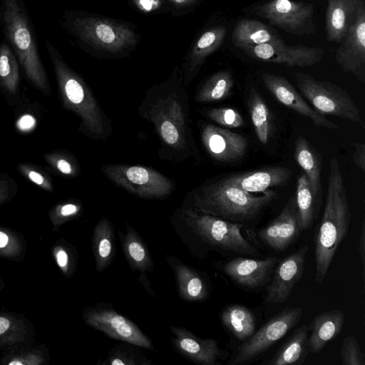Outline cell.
Here are the masks:
<instances>
[{
  "mask_svg": "<svg viewBox=\"0 0 365 365\" xmlns=\"http://www.w3.org/2000/svg\"><path fill=\"white\" fill-rule=\"evenodd\" d=\"M277 262L278 259L274 256L262 259L236 257L215 265L240 286L257 289L269 281Z\"/></svg>",
  "mask_w": 365,
  "mask_h": 365,
  "instance_id": "16",
  "label": "cell"
},
{
  "mask_svg": "<svg viewBox=\"0 0 365 365\" xmlns=\"http://www.w3.org/2000/svg\"><path fill=\"white\" fill-rule=\"evenodd\" d=\"M294 76L301 95L318 113L358 123L364 128L360 110L342 88L330 81L317 80L302 72H297Z\"/></svg>",
  "mask_w": 365,
  "mask_h": 365,
  "instance_id": "8",
  "label": "cell"
},
{
  "mask_svg": "<svg viewBox=\"0 0 365 365\" xmlns=\"http://www.w3.org/2000/svg\"><path fill=\"white\" fill-rule=\"evenodd\" d=\"M173 349L187 360L202 365L220 364L225 352L218 341L202 339L182 327L170 326Z\"/></svg>",
  "mask_w": 365,
  "mask_h": 365,
  "instance_id": "18",
  "label": "cell"
},
{
  "mask_svg": "<svg viewBox=\"0 0 365 365\" xmlns=\"http://www.w3.org/2000/svg\"><path fill=\"white\" fill-rule=\"evenodd\" d=\"M247 106L255 135L262 144L267 145L272 131L269 110L264 99L255 88L250 89Z\"/></svg>",
  "mask_w": 365,
  "mask_h": 365,
  "instance_id": "36",
  "label": "cell"
},
{
  "mask_svg": "<svg viewBox=\"0 0 365 365\" xmlns=\"http://www.w3.org/2000/svg\"><path fill=\"white\" fill-rule=\"evenodd\" d=\"M295 200L302 231L309 230L315 220L320 204L316 200L306 175L302 173L297 182Z\"/></svg>",
  "mask_w": 365,
  "mask_h": 365,
  "instance_id": "35",
  "label": "cell"
},
{
  "mask_svg": "<svg viewBox=\"0 0 365 365\" xmlns=\"http://www.w3.org/2000/svg\"><path fill=\"white\" fill-rule=\"evenodd\" d=\"M252 12L267 20L270 25L294 35L304 36L316 31L312 4L293 0H270L255 6Z\"/></svg>",
  "mask_w": 365,
  "mask_h": 365,
  "instance_id": "12",
  "label": "cell"
},
{
  "mask_svg": "<svg viewBox=\"0 0 365 365\" xmlns=\"http://www.w3.org/2000/svg\"><path fill=\"white\" fill-rule=\"evenodd\" d=\"M78 43L97 51L117 55L133 48L137 35L127 24L77 11H66L60 21Z\"/></svg>",
  "mask_w": 365,
  "mask_h": 365,
  "instance_id": "7",
  "label": "cell"
},
{
  "mask_svg": "<svg viewBox=\"0 0 365 365\" xmlns=\"http://www.w3.org/2000/svg\"><path fill=\"white\" fill-rule=\"evenodd\" d=\"M308 326L304 324L292 333L282 344L274 356L268 362L269 365H300L308 354Z\"/></svg>",
  "mask_w": 365,
  "mask_h": 365,
  "instance_id": "32",
  "label": "cell"
},
{
  "mask_svg": "<svg viewBox=\"0 0 365 365\" xmlns=\"http://www.w3.org/2000/svg\"><path fill=\"white\" fill-rule=\"evenodd\" d=\"M341 44L336 49L335 59L342 70L351 73L365 82V9L362 3L356 19L351 26Z\"/></svg>",
  "mask_w": 365,
  "mask_h": 365,
  "instance_id": "15",
  "label": "cell"
},
{
  "mask_svg": "<svg viewBox=\"0 0 365 365\" xmlns=\"http://www.w3.org/2000/svg\"><path fill=\"white\" fill-rule=\"evenodd\" d=\"M135 5L143 11L150 12L157 10L161 6L160 0H133Z\"/></svg>",
  "mask_w": 365,
  "mask_h": 365,
  "instance_id": "48",
  "label": "cell"
},
{
  "mask_svg": "<svg viewBox=\"0 0 365 365\" xmlns=\"http://www.w3.org/2000/svg\"><path fill=\"white\" fill-rule=\"evenodd\" d=\"M234 85V78L230 71L216 72L197 88L193 96L194 101L211 103L225 100L231 95Z\"/></svg>",
  "mask_w": 365,
  "mask_h": 365,
  "instance_id": "34",
  "label": "cell"
},
{
  "mask_svg": "<svg viewBox=\"0 0 365 365\" xmlns=\"http://www.w3.org/2000/svg\"><path fill=\"white\" fill-rule=\"evenodd\" d=\"M302 313L303 309L300 307H286L244 341L228 364L237 365L252 361L266 351L299 323Z\"/></svg>",
  "mask_w": 365,
  "mask_h": 365,
  "instance_id": "10",
  "label": "cell"
},
{
  "mask_svg": "<svg viewBox=\"0 0 365 365\" xmlns=\"http://www.w3.org/2000/svg\"><path fill=\"white\" fill-rule=\"evenodd\" d=\"M16 169L26 179L48 192H53L54 185L48 171L38 165L23 162L17 165Z\"/></svg>",
  "mask_w": 365,
  "mask_h": 365,
  "instance_id": "43",
  "label": "cell"
},
{
  "mask_svg": "<svg viewBox=\"0 0 365 365\" xmlns=\"http://www.w3.org/2000/svg\"><path fill=\"white\" fill-rule=\"evenodd\" d=\"M292 170L282 166H269L262 169L230 175L225 177L231 184L248 193L264 192L272 187L287 184Z\"/></svg>",
  "mask_w": 365,
  "mask_h": 365,
  "instance_id": "24",
  "label": "cell"
},
{
  "mask_svg": "<svg viewBox=\"0 0 365 365\" xmlns=\"http://www.w3.org/2000/svg\"><path fill=\"white\" fill-rule=\"evenodd\" d=\"M179 239L195 257L204 259L212 252L221 255L256 256L259 251L242 235L243 225L180 206L170 217Z\"/></svg>",
  "mask_w": 365,
  "mask_h": 365,
  "instance_id": "2",
  "label": "cell"
},
{
  "mask_svg": "<svg viewBox=\"0 0 365 365\" xmlns=\"http://www.w3.org/2000/svg\"><path fill=\"white\" fill-rule=\"evenodd\" d=\"M138 113L154 127L160 140V158L173 163H201L180 68L176 66L169 78L145 92Z\"/></svg>",
  "mask_w": 365,
  "mask_h": 365,
  "instance_id": "1",
  "label": "cell"
},
{
  "mask_svg": "<svg viewBox=\"0 0 365 365\" xmlns=\"http://www.w3.org/2000/svg\"><path fill=\"white\" fill-rule=\"evenodd\" d=\"M309 248V245H305L284 257L278 264L267 289V302L279 304L289 299L296 284L303 276Z\"/></svg>",
  "mask_w": 365,
  "mask_h": 365,
  "instance_id": "17",
  "label": "cell"
},
{
  "mask_svg": "<svg viewBox=\"0 0 365 365\" xmlns=\"http://www.w3.org/2000/svg\"><path fill=\"white\" fill-rule=\"evenodd\" d=\"M91 247L95 268L102 272L113 262L116 252L114 227L107 217L101 218L95 226Z\"/></svg>",
  "mask_w": 365,
  "mask_h": 365,
  "instance_id": "30",
  "label": "cell"
},
{
  "mask_svg": "<svg viewBox=\"0 0 365 365\" xmlns=\"http://www.w3.org/2000/svg\"><path fill=\"white\" fill-rule=\"evenodd\" d=\"M343 365H365V354L354 336H346L340 349Z\"/></svg>",
  "mask_w": 365,
  "mask_h": 365,
  "instance_id": "45",
  "label": "cell"
},
{
  "mask_svg": "<svg viewBox=\"0 0 365 365\" xmlns=\"http://www.w3.org/2000/svg\"><path fill=\"white\" fill-rule=\"evenodd\" d=\"M345 320L342 310L331 309L323 312L312 319L308 330L309 351L312 354L319 352L324 347L341 331Z\"/></svg>",
  "mask_w": 365,
  "mask_h": 365,
  "instance_id": "28",
  "label": "cell"
},
{
  "mask_svg": "<svg viewBox=\"0 0 365 365\" xmlns=\"http://www.w3.org/2000/svg\"><path fill=\"white\" fill-rule=\"evenodd\" d=\"M201 142L214 160L234 163L245 155L248 142L243 135L210 123H199Z\"/></svg>",
  "mask_w": 365,
  "mask_h": 365,
  "instance_id": "14",
  "label": "cell"
},
{
  "mask_svg": "<svg viewBox=\"0 0 365 365\" xmlns=\"http://www.w3.org/2000/svg\"><path fill=\"white\" fill-rule=\"evenodd\" d=\"M165 259L175 276L180 299L192 302L202 301L210 296L211 284L205 272L169 254L165 255Z\"/></svg>",
  "mask_w": 365,
  "mask_h": 365,
  "instance_id": "21",
  "label": "cell"
},
{
  "mask_svg": "<svg viewBox=\"0 0 365 365\" xmlns=\"http://www.w3.org/2000/svg\"><path fill=\"white\" fill-rule=\"evenodd\" d=\"M19 63L5 39L0 42V94L13 108L22 103Z\"/></svg>",
  "mask_w": 365,
  "mask_h": 365,
  "instance_id": "27",
  "label": "cell"
},
{
  "mask_svg": "<svg viewBox=\"0 0 365 365\" xmlns=\"http://www.w3.org/2000/svg\"><path fill=\"white\" fill-rule=\"evenodd\" d=\"M295 195H292L279 215L259 231L261 241L277 252H283L302 232Z\"/></svg>",
  "mask_w": 365,
  "mask_h": 365,
  "instance_id": "20",
  "label": "cell"
},
{
  "mask_svg": "<svg viewBox=\"0 0 365 365\" xmlns=\"http://www.w3.org/2000/svg\"><path fill=\"white\" fill-rule=\"evenodd\" d=\"M3 354L0 358L2 365H44L50 359L46 347L41 344H29Z\"/></svg>",
  "mask_w": 365,
  "mask_h": 365,
  "instance_id": "37",
  "label": "cell"
},
{
  "mask_svg": "<svg viewBox=\"0 0 365 365\" xmlns=\"http://www.w3.org/2000/svg\"><path fill=\"white\" fill-rule=\"evenodd\" d=\"M19 188L18 182L9 173H0V206L14 199Z\"/></svg>",
  "mask_w": 365,
  "mask_h": 365,
  "instance_id": "46",
  "label": "cell"
},
{
  "mask_svg": "<svg viewBox=\"0 0 365 365\" xmlns=\"http://www.w3.org/2000/svg\"><path fill=\"white\" fill-rule=\"evenodd\" d=\"M351 213L338 160L331 158L324 213L314 237V279L321 285L336 251L346 237Z\"/></svg>",
  "mask_w": 365,
  "mask_h": 365,
  "instance_id": "5",
  "label": "cell"
},
{
  "mask_svg": "<svg viewBox=\"0 0 365 365\" xmlns=\"http://www.w3.org/2000/svg\"><path fill=\"white\" fill-rule=\"evenodd\" d=\"M6 284L3 281L1 277L0 276V291L3 290L5 287Z\"/></svg>",
  "mask_w": 365,
  "mask_h": 365,
  "instance_id": "51",
  "label": "cell"
},
{
  "mask_svg": "<svg viewBox=\"0 0 365 365\" xmlns=\"http://www.w3.org/2000/svg\"><path fill=\"white\" fill-rule=\"evenodd\" d=\"M43 158L50 169L61 177L74 178L81 173L77 158L67 150H53L44 153Z\"/></svg>",
  "mask_w": 365,
  "mask_h": 365,
  "instance_id": "38",
  "label": "cell"
},
{
  "mask_svg": "<svg viewBox=\"0 0 365 365\" xmlns=\"http://www.w3.org/2000/svg\"><path fill=\"white\" fill-rule=\"evenodd\" d=\"M36 331L33 324L24 314L14 312H0V349L7 351L31 344Z\"/></svg>",
  "mask_w": 365,
  "mask_h": 365,
  "instance_id": "25",
  "label": "cell"
},
{
  "mask_svg": "<svg viewBox=\"0 0 365 365\" xmlns=\"http://www.w3.org/2000/svg\"><path fill=\"white\" fill-rule=\"evenodd\" d=\"M262 78L264 86L282 104L309 118L317 127L338 129V125L314 110L284 77L264 73Z\"/></svg>",
  "mask_w": 365,
  "mask_h": 365,
  "instance_id": "19",
  "label": "cell"
},
{
  "mask_svg": "<svg viewBox=\"0 0 365 365\" xmlns=\"http://www.w3.org/2000/svg\"><path fill=\"white\" fill-rule=\"evenodd\" d=\"M51 252L62 274L68 279L72 277L76 272L78 259V255L74 246L64 239H61L53 245Z\"/></svg>",
  "mask_w": 365,
  "mask_h": 365,
  "instance_id": "42",
  "label": "cell"
},
{
  "mask_svg": "<svg viewBox=\"0 0 365 365\" xmlns=\"http://www.w3.org/2000/svg\"><path fill=\"white\" fill-rule=\"evenodd\" d=\"M250 57L289 67H310L321 61L324 50L303 45L287 46L283 43H262L240 48Z\"/></svg>",
  "mask_w": 365,
  "mask_h": 365,
  "instance_id": "13",
  "label": "cell"
},
{
  "mask_svg": "<svg viewBox=\"0 0 365 365\" xmlns=\"http://www.w3.org/2000/svg\"><path fill=\"white\" fill-rule=\"evenodd\" d=\"M0 28L29 83L43 95L49 96L51 90L48 75L24 0H2Z\"/></svg>",
  "mask_w": 365,
  "mask_h": 365,
  "instance_id": "6",
  "label": "cell"
},
{
  "mask_svg": "<svg viewBox=\"0 0 365 365\" xmlns=\"http://www.w3.org/2000/svg\"><path fill=\"white\" fill-rule=\"evenodd\" d=\"M355 150L353 160L355 165L362 171L365 170V145L356 143L354 144Z\"/></svg>",
  "mask_w": 365,
  "mask_h": 365,
  "instance_id": "47",
  "label": "cell"
},
{
  "mask_svg": "<svg viewBox=\"0 0 365 365\" xmlns=\"http://www.w3.org/2000/svg\"><path fill=\"white\" fill-rule=\"evenodd\" d=\"M83 322L107 336L128 342L140 348L153 350L150 339L129 318L115 309L113 305L98 302L82 311Z\"/></svg>",
  "mask_w": 365,
  "mask_h": 365,
  "instance_id": "11",
  "label": "cell"
},
{
  "mask_svg": "<svg viewBox=\"0 0 365 365\" xmlns=\"http://www.w3.org/2000/svg\"><path fill=\"white\" fill-rule=\"evenodd\" d=\"M227 29L215 26L205 31L194 43L180 68L183 83L187 88L199 73L206 58L223 43Z\"/></svg>",
  "mask_w": 365,
  "mask_h": 365,
  "instance_id": "23",
  "label": "cell"
},
{
  "mask_svg": "<svg viewBox=\"0 0 365 365\" xmlns=\"http://www.w3.org/2000/svg\"><path fill=\"white\" fill-rule=\"evenodd\" d=\"M101 171L115 185L140 198L165 199L176 187L173 179L148 166L109 163Z\"/></svg>",
  "mask_w": 365,
  "mask_h": 365,
  "instance_id": "9",
  "label": "cell"
},
{
  "mask_svg": "<svg viewBox=\"0 0 365 365\" xmlns=\"http://www.w3.org/2000/svg\"><path fill=\"white\" fill-rule=\"evenodd\" d=\"M361 0H328L325 29L329 41L339 43L354 23Z\"/></svg>",
  "mask_w": 365,
  "mask_h": 365,
  "instance_id": "26",
  "label": "cell"
},
{
  "mask_svg": "<svg viewBox=\"0 0 365 365\" xmlns=\"http://www.w3.org/2000/svg\"><path fill=\"white\" fill-rule=\"evenodd\" d=\"M294 157L306 175L310 188L320 204L322 201V158L309 142L303 136L294 141Z\"/></svg>",
  "mask_w": 365,
  "mask_h": 365,
  "instance_id": "29",
  "label": "cell"
},
{
  "mask_svg": "<svg viewBox=\"0 0 365 365\" xmlns=\"http://www.w3.org/2000/svg\"><path fill=\"white\" fill-rule=\"evenodd\" d=\"M231 38L235 46L240 48L284 42L274 30L259 21L251 19L238 21L233 29Z\"/></svg>",
  "mask_w": 365,
  "mask_h": 365,
  "instance_id": "31",
  "label": "cell"
},
{
  "mask_svg": "<svg viewBox=\"0 0 365 365\" xmlns=\"http://www.w3.org/2000/svg\"><path fill=\"white\" fill-rule=\"evenodd\" d=\"M358 252L362 264L363 276L364 275L365 263V222H362L360 236L358 241Z\"/></svg>",
  "mask_w": 365,
  "mask_h": 365,
  "instance_id": "49",
  "label": "cell"
},
{
  "mask_svg": "<svg viewBox=\"0 0 365 365\" xmlns=\"http://www.w3.org/2000/svg\"><path fill=\"white\" fill-rule=\"evenodd\" d=\"M83 213V202L79 199L69 198L56 203L48 216L53 232H58L65 223L78 219Z\"/></svg>",
  "mask_w": 365,
  "mask_h": 365,
  "instance_id": "40",
  "label": "cell"
},
{
  "mask_svg": "<svg viewBox=\"0 0 365 365\" xmlns=\"http://www.w3.org/2000/svg\"><path fill=\"white\" fill-rule=\"evenodd\" d=\"M201 113L212 121L227 128H240L245 123L240 113L230 108L202 109Z\"/></svg>",
  "mask_w": 365,
  "mask_h": 365,
  "instance_id": "44",
  "label": "cell"
},
{
  "mask_svg": "<svg viewBox=\"0 0 365 365\" xmlns=\"http://www.w3.org/2000/svg\"><path fill=\"white\" fill-rule=\"evenodd\" d=\"M176 8L190 7L195 5L197 0H166Z\"/></svg>",
  "mask_w": 365,
  "mask_h": 365,
  "instance_id": "50",
  "label": "cell"
},
{
  "mask_svg": "<svg viewBox=\"0 0 365 365\" xmlns=\"http://www.w3.org/2000/svg\"><path fill=\"white\" fill-rule=\"evenodd\" d=\"M24 236L13 229L0 226V257L21 261L26 253Z\"/></svg>",
  "mask_w": 365,
  "mask_h": 365,
  "instance_id": "41",
  "label": "cell"
},
{
  "mask_svg": "<svg viewBox=\"0 0 365 365\" xmlns=\"http://www.w3.org/2000/svg\"><path fill=\"white\" fill-rule=\"evenodd\" d=\"M221 322L237 339L245 341L255 331L256 319L252 311L240 304L226 307L220 315Z\"/></svg>",
  "mask_w": 365,
  "mask_h": 365,
  "instance_id": "33",
  "label": "cell"
},
{
  "mask_svg": "<svg viewBox=\"0 0 365 365\" xmlns=\"http://www.w3.org/2000/svg\"><path fill=\"white\" fill-rule=\"evenodd\" d=\"M62 106L80 120L78 131L95 140H106L112 133V121L102 109L84 78L73 70L51 42L45 41Z\"/></svg>",
  "mask_w": 365,
  "mask_h": 365,
  "instance_id": "3",
  "label": "cell"
},
{
  "mask_svg": "<svg viewBox=\"0 0 365 365\" xmlns=\"http://www.w3.org/2000/svg\"><path fill=\"white\" fill-rule=\"evenodd\" d=\"M140 347L125 342L117 344L110 351L103 365H150L153 362L140 350Z\"/></svg>",
  "mask_w": 365,
  "mask_h": 365,
  "instance_id": "39",
  "label": "cell"
},
{
  "mask_svg": "<svg viewBox=\"0 0 365 365\" xmlns=\"http://www.w3.org/2000/svg\"><path fill=\"white\" fill-rule=\"evenodd\" d=\"M276 197L272 190L259 196L246 192L225 177L207 180L192 190L181 205L244 225L255 221Z\"/></svg>",
  "mask_w": 365,
  "mask_h": 365,
  "instance_id": "4",
  "label": "cell"
},
{
  "mask_svg": "<svg viewBox=\"0 0 365 365\" xmlns=\"http://www.w3.org/2000/svg\"><path fill=\"white\" fill-rule=\"evenodd\" d=\"M125 232L118 231L119 240L125 257L133 272H138V281L152 296H155L151 288L147 274L154 268V263L148 247L138 231L128 222Z\"/></svg>",
  "mask_w": 365,
  "mask_h": 365,
  "instance_id": "22",
  "label": "cell"
}]
</instances>
